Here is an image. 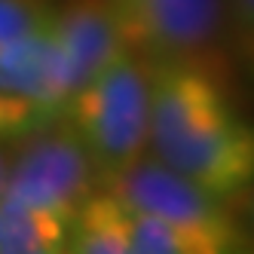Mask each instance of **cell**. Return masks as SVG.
Wrapping results in <instances>:
<instances>
[{"label":"cell","instance_id":"277c9868","mask_svg":"<svg viewBox=\"0 0 254 254\" xmlns=\"http://www.w3.org/2000/svg\"><path fill=\"white\" fill-rule=\"evenodd\" d=\"M101 187L111 190L126 208L156 214L178 227L193 242L196 254L248 251V239L239 221L233 217L227 199L172 172L150 153L104 178Z\"/></svg>","mask_w":254,"mask_h":254},{"label":"cell","instance_id":"5b68a950","mask_svg":"<svg viewBox=\"0 0 254 254\" xmlns=\"http://www.w3.org/2000/svg\"><path fill=\"white\" fill-rule=\"evenodd\" d=\"M101 181L70 126L59 117L12 141L6 196L62 214L64 221Z\"/></svg>","mask_w":254,"mask_h":254},{"label":"cell","instance_id":"6da1fadb","mask_svg":"<svg viewBox=\"0 0 254 254\" xmlns=\"http://www.w3.org/2000/svg\"><path fill=\"white\" fill-rule=\"evenodd\" d=\"M147 153L214 196L254 175V123L227 92V80L187 64H150Z\"/></svg>","mask_w":254,"mask_h":254},{"label":"cell","instance_id":"9c48e42d","mask_svg":"<svg viewBox=\"0 0 254 254\" xmlns=\"http://www.w3.org/2000/svg\"><path fill=\"white\" fill-rule=\"evenodd\" d=\"M64 239L67 221L62 214L3 193L0 199V254H62Z\"/></svg>","mask_w":254,"mask_h":254},{"label":"cell","instance_id":"4fadbf2b","mask_svg":"<svg viewBox=\"0 0 254 254\" xmlns=\"http://www.w3.org/2000/svg\"><path fill=\"white\" fill-rule=\"evenodd\" d=\"M224 199H227V205H230L233 217L239 221L242 233H245L248 251H254V175H251L236 193H230V196H224Z\"/></svg>","mask_w":254,"mask_h":254},{"label":"cell","instance_id":"8992f818","mask_svg":"<svg viewBox=\"0 0 254 254\" xmlns=\"http://www.w3.org/2000/svg\"><path fill=\"white\" fill-rule=\"evenodd\" d=\"M0 86L31 104L46 123L59 120L77 80L49 28L0 49Z\"/></svg>","mask_w":254,"mask_h":254},{"label":"cell","instance_id":"7a4b0ae2","mask_svg":"<svg viewBox=\"0 0 254 254\" xmlns=\"http://www.w3.org/2000/svg\"><path fill=\"white\" fill-rule=\"evenodd\" d=\"M62 120L70 126L98 172L111 178L147 153L150 64L123 52L70 92Z\"/></svg>","mask_w":254,"mask_h":254},{"label":"cell","instance_id":"8fae6325","mask_svg":"<svg viewBox=\"0 0 254 254\" xmlns=\"http://www.w3.org/2000/svg\"><path fill=\"white\" fill-rule=\"evenodd\" d=\"M52 15V0H0V49L49 28Z\"/></svg>","mask_w":254,"mask_h":254},{"label":"cell","instance_id":"9a60e30c","mask_svg":"<svg viewBox=\"0 0 254 254\" xmlns=\"http://www.w3.org/2000/svg\"><path fill=\"white\" fill-rule=\"evenodd\" d=\"M9 162H12V141H0V199H3V193H6Z\"/></svg>","mask_w":254,"mask_h":254},{"label":"cell","instance_id":"5bb4252c","mask_svg":"<svg viewBox=\"0 0 254 254\" xmlns=\"http://www.w3.org/2000/svg\"><path fill=\"white\" fill-rule=\"evenodd\" d=\"M227 6V22L230 31L239 37H251L254 34V0H224Z\"/></svg>","mask_w":254,"mask_h":254},{"label":"cell","instance_id":"ba28073f","mask_svg":"<svg viewBox=\"0 0 254 254\" xmlns=\"http://www.w3.org/2000/svg\"><path fill=\"white\" fill-rule=\"evenodd\" d=\"M64 251L70 254H129V208L111 190H92L67 217Z\"/></svg>","mask_w":254,"mask_h":254},{"label":"cell","instance_id":"7c38bea8","mask_svg":"<svg viewBox=\"0 0 254 254\" xmlns=\"http://www.w3.org/2000/svg\"><path fill=\"white\" fill-rule=\"evenodd\" d=\"M40 126H46V120L31 104H25L22 98H15L0 86V141H15Z\"/></svg>","mask_w":254,"mask_h":254},{"label":"cell","instance_id":"52a82bcc","mask_svg":"<svg viewBox=\"0 0 254 254\" xmlns=\"http://www.w3.org/2000/svg\"><path fill=\"white\" fill-rule=\"evenodd\" d=\"M52 34L70 64L77 86H83L104 64L126 52L104 0H67L62 6L56 3Z\"/></svg>","mask_w":254,"mask_h":254},{"label":"cell","instance_id":"30bf717a","mask_svg":"<svg viewBox=\"0 0 254 254\" xmlns=\"http://www.w3.org/2000/svg\"><path fill=\"white\" fill-rule=\"evenodd\" d=\"M129 254H196V248L169 221L129 208Z\"/></svg>","mask_w":254,"mask_h":254},{"label":"cell","instance_id":"3957f363","mask_svg":"<svg viewBox=\"0 0 254 254\" xmlns=\"http://www.w3.org/2000/svg\"><path fill=\"white\" fill-rule=\"evenodd\" d=\"M126 52L147 64H187L227 80L224 0H104Z\"/></svg>","mask_w":254,"mask_h":254},{"label":"cell","instance_id":"2e32d148","mask_svg":"<svg viewBox=\"0 0 254 254\" xmlns=\"http://www.w3.org/2000/svg\"><path fill=\"white\" fill-rule=\"evenodd\" d=\"M236 43H239V59H242L245 70L254 77V34H251V37H239Z\"/></svg>","mask_w":254,"mask_h":254}]
</instances>
